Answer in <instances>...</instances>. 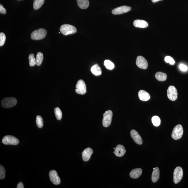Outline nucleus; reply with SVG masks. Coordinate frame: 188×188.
<instances>
[{
	"mask_svg": "<svg viewBox=\"0 0 188 188\" xmlns=\"http://www.w3.org/2000/svg\"><path fill=\"white\" fill-rule=\"evenodd\" d=\"M47 32L45 29H40L32 32L31 35L32 40H42L46 36Z\"/></svg>",
	"mask_w": 188,
	"mask_h": 188,
	"instance_id": "f257e3e1",
	"label": "nucleus"
},
{
	"mask_svg": "<svg viewBox=\"0 0 188 188\" xmlns=\"http://www.w3.org/2000/svg\"><path fill=\"white\" fill-rule=\"evenodd\" d=\"M60 30L61 33L65 36L75 34L77 31L76 27L72 25L68 24H64L61 25Z\"/></svg>",
	"mask_w": 188,
	"mask_h": 188,
	"instance_id": "f03ea898",
	"label": "nucleus"
},
{
	"mask_svg": "<svg viewBox=\"0 0 188 188\" xmlns=\"http://www.w3.org/2000/svg\"><path fill=\"white\" fill-rule=\"evenodd\" d=\"M17 100L13 97H6L3 99L1 102V106L5 108H10L16 105Z\"/></svg>",
	"mask_w": 188,
	"mask_h": 188,
	"instance_id": "7ed1b4c3",
	"label": "nucleus"
},
{
	"mask_svg": "<svg viewBox=\"0 0 188 188\" xmlns=\"http://www.w3.org/2000/svg\"><path fill=\"white\" fill-rule=\"evenodd\" d=\"M183 126L180 124L176 126L172 131V137L173 139L177 140L180 139L183 134Z\"/></svg>",
	"mask_w": 188,
	"mask_h": 188,
	"instance_id": "20e7f679",
	"label": "nucleus"
},
{
	"mask_svg": "<svg viewBox=\"0 0 188 188\" xmlns=\"http://www.w3.org/2000/svg\"><path fill=\"white\" fill-rule=\"evenodd\" d=\"M113 112L111 110L106 111L103 115L102 124L104 127L106 128L110 126L112 121Z\"/></svg>",
	"mask_w": 188,
	"mask_h": 188,
	"instance_id": "39448f33",
	"label": "nucleus"
},
{
	"mask_svg": "<svg viewBox=\"0 0 188 188\" xmlns=\"http://www.w3.org/2000/svg\"><path fill=\"white\" fill-rule=\"evenodd\" d=\"M183 172L181 167H177L175 169L174 172L173 180L174 183L177 184L182 180Z\"/></svg>",
	"mask_w": 188,
	"mask_h": 188,
	"instance_id": "423d86ee",
	"label": "nucleus"
},
{
	"mask_svg": "<svg viewBox=\"0 0 188 188\" xmlns=\"http://www.w3.org/2000/svg\"><path fill=\"white\" fill-rule=\"evenodd\" d=\"M75 91L80 95H83L86 91V85L84 81L82 80H78L76 86Z\"/></svg>",
	"mask_w": 188,
	"mask_h": 188,
	"instance_id": "0eeeda50",
	"label": "nucleus"
},
{
	"mask_svg": "<svg viewBox=\"0 0 188 188\" xmlns=\"http://www.w3.org/2000/svg\"><path fill=\"white\" fill-rule=\"evenodd\" d=\"M2 143L5 145H16L19 144V141L14 136L8 135L5 136L3 138Z\"/></svg>",
	"mask_w": 188,
	"mask_h": 188,
	"instance_id": "6e6552de",
	"label": "nucleus"
},
{
	"mask_svg": "<svg viewBox=\"0 0 188 188\" xmlns=\"http://www.w3.org/2000/svg\"><path fill=\"white\" fill-rule=\"evenodd\" d=\"M167 96L168 98L172 101L177 100L178 97V93L177 89L172 85L169 87L167 90Z\"/></svg>",
	"mask_w": 188,
	"mask_h": 188,
	"instance_id": "1a4fd4ad",
	"label": "nucleus"
},
{
	"mask_svg": "<svg viewBox=\"0 0 188 188\" xmlns=\"http://www.w3.org/2000/svg\"><path fill=\"white\" fill-rule=\"evenodd\" d=\"M131 10L130 7L123 6L114 8L112 10V13L114 15H119L127 13Z\"/></svg>",
	"mask_w": 188,
	"mask_h": 188,
	"instance_id": "9d476101",
	"label": "nucleus"
},
{
	"mask_svg": "<svg viewBox=\"0 0 188 188\" xmlns=\"http://www.w3.org/2000/svg\"><path fill=\"white\" fill-rule=\"evenodd\" d=\"M49 176L50 180L53 184L58 185L60 183L61 180L57 172L55 170H52L49 172Z\"/></svg>",
	"mask_w": 188,
	"mask_h": 188,
	"instance_id": "9b49d317",
	"label": "nucleus"
},
{
	"mask_svg": "<svg viewBox=\"0 0 188 188\" xmlns=\"http://www.w3.org/2000/svg\"><path fill=\"white\" fill-rule=\"evenodd\" d=\"M136 64L138 67L143 69H146L148 63L145 58L141 56H138L137 58Z\"/></svg>",
	"mask_w": 188,
	"mask_h": 188,
	"instance_id": "f8f14e48",
	"label": "nucleus"
},
{
	"mask_svg": "<svg viewBox=\"0 0 188 188\" xmlns=\"http://www.w3.org/2000/svg\"><path fill=\"white\" fill-rule=\"evenodd\" d=\"M131 137L135 142L138 145H141L143 143V140L141 136L135 130L133 129L131 131Z\"/></svg>",
	"mask_w": 188,
	"mask_h": 188,
	"instance_id": "ddd939ff",
	"label": "nucleus"
},
{
	"mask_svg": "<svg viewBox=\"0 0 188 188\" xmlns=\"http://www.w3.org/2000/svg\"><path fill=\"white\" fill-rule=\"evenodd\" d=\"M114 153L116 156L122 157L124 155L126 152V150L124 147L122 145H118L116 147L114 150Z\"/></svg>",
	"mask_w": 188,
	"mask_h": 188,
	"instance_id": "4468645a",
	"label": "nucleus"
},
{
	"mask_svg": "<svg viewBox=\"0 0 188 188\" xmlns=\"http://www.w3.org/2000/svg\"><path fill=\"white\" fill-rule=\"evenodd\" d=\"M93 152V150L91 148H88L85 149L82 153L84 161L86 162L89 160Z\"/></svg>",
	"mask_w": 188,
	"mask_h": 188,
	"instance_id": "2eb2a0df",
	"label": "nucleus"
},
{
	"mask_svg": "<svg viewBox=\"0 0 188 188\" xmlns=\"http://www.w3.org/2000/svg\"><path fill=\"white\" fill-rule=\"evenodd\" d=\"M134 25L137 28H146L148 26V22L145 20H136L134 22Z\"/></svg>",
	"mask_w": 188,
	"mask_h": 188,
	"instance_id": "dca6fc26",
	"label": "nucleus"
},
{
	"mask_svg": "<svg viewBox=\"0 0 188 188\" xmlns=\"http://www.w3.org/2000/svg\"><path fill=\"white\" fill-rule=\"evenodd\" d=\"M138 95L140 99L143 101H147L149 100L150 98V94L148 92L143 90L139 91Z\"/></svg>",
	"mask_w": 188,
	"mask_h": 188,
	"instance_id": "f3484780",
	"label": "nucleus"
},
{
	"mask_svg": "<svg viewBox=\"0 0 188 188\" xmlns=\"http://www.w3.org/2000/svg\"><path fill=\"white\" fill-rule=\"evenodd\" d=\"M142 172V169L141 168H136L133 169L130 172V177L134 179L138 178L141 175Z\"/></svg>",
	"mask_w": 188,
	"mask_h": 188,
	"instance_id": "a211bd4d",
	"label": "nucleus"
},
{
	"mask_svg": "<svg viewBox=\"0 0 188 188\" xmlns=\"http://www.w3.org/2000/svg\"><path fill=\"white\" fill-rule=\"evenodd\" d=\"M160 172L158 167H155L152 174V180L153 183H156L159 179Z\"/></svg>",
	"mask_w": 188,
	"mask_h": 188,
	"instance_id": "6ab92c4d",
	"label": "nucleus"
},
{
	"mask_svg": "<svg viewBox=\"0 0 188 188\" xmlns=\"http://www.w3.org/2000/svg\"><path fill=\"white\" fill-rule=\"evenodd\" d=\"M91 72L95 76H99L101 75L102 71L100 67L98 64H95L92 67L91 69Z\"/></svg>",
	"mask_w": 188,
	"mask_h": 188,
	"instance_id": "aec40b11",
	"label": "nucleus"
},
{
	"mask_svg": "<svg viewBox=\"0 0 188 188\" xmlns=\"http://www.w3.org/2000/svg\"><path fill=\"white\" fill-rule=\"evenodd\" d=\"M77 2L78 6L81 9H86L89 5V0H77Z\"/></svg>",
	"mask_w": 188,
	"mask_h": 188,
	"instance_id": "412c9836",
	"label": "nucleus"
},
{
	"mask_svg": "<svg viewBox=\"0 0 188 188\" xmlns=\"http://www.w3.org/2000/svg\"><path fill=\"white\" fill-rule=\"evenodd\" d=\"M155 77L158 81L163 82L167 80V74L165 73L162 72H158L155 74Z\"/></svg>",
	"mask_w": 188,
	"mask_h": 188,
	"instance_id": "4be33fe9",
	"label": "nucleus"
},
{
	"mask_svg": "<svg viewBox=\"0 0 188 188\" xmlns=\"http://www.w3.org/2000/svg\"><path fill=\"white\" fill-rule=\"evenodd\" d=\"M45 0H34L33 8L35 10H38L41 7Z\"/></svg>",
	"mask_w": 188,
	"mask_h": 188,
	"instance_id": "5701e85b",
	"label": "nucleus"
},
{
	"mask_svg": "<svg viewBox=\"0 0 188 188\" xmlns=\"http://www.w3.org/2000/svg\"><path fill=\"white\" fill-rule=\"evenodd\" d=\"M44 58L43 54L42 52H39L37 53L36 58V65L39 66L41 64Z\"/></svg>",
	"mask_w": 188,
	"mask_h": 188,
	"instance_id": "b1692460",
	"label": "nucleus"
},
{
	"mask_svg": "<svg viewBox=\"0 0 188 188\" xmlns=\"http://www.w3.org/2000/svg\"><path fill=\"white\" fill-rule=\"evenodd\" d=\"M54 113L56 119L60 120L62 117V112L59 107H56L54 109Z\"/></svg>",
	"mask_w": 188,
	"mask_h": 188,
	"instance_id": "393cba45",
	"label": "nucleus"
},
{
	"mask_svg": "<svg viewBox=\"0 0 188 188\" xmlns=\"http://www.w3.org/2000/svg\"><path fill=\"white\" fill-rule=\"evenodd\" d=\"M36 123L37 125L39 128H41L43 127L44 122L43 119L40 116L38 115L36 119Z\"/></svg>",
	"mask_w": 188,
	"mask_h": 188,
	"instance_id": "a878e982",
	"label": "nucleus"
},
{
	"mask_svg": "<svg viewBox=\"0 0 188 188\" xmlns=\"http://www.w3.org/2000/svg\"><path fill=\"white\" fill-rule=\"evenodd\" d=\"M104 65L107 69L109 70H112L114 68L113 63L108 60H106L104 61Z\"/></svg>",
	"mask_w": 188,
	"mask_h": 188,
	"instance_id": "bb28decb",
	"label": "nucleus"
},
{
	"mask_svg": "<svg viewBox=\"0 0 188 188\" xmlns=\"http://www.w3.org/2000/svg\"><path fill=\"white\" fill-rule=\"evenodd\" d=\"M152 122L153 124L155 126H158L160 125L161 124V119L158 116H155L152 118Z\"/></svg>",
	"mask_w": 188,
	"mask_h": 188,
	"instance_id": "cd10ccee",
	"label": "nucleus"
},
{
	"mask_svg": "<svg viewBox=\"0 0 188 188\" xmlns=\"http://www.w3.org/2000/svg\"><path fill=\"white\" fill-rule=\"evenodd\" d=\"M29 63L30 66L31 67L34 66L36 64V59L34 57L33 54H31L29 56Z\"/></svg>",
	"mask_w": 188,
	"mask_h": 188,
	"instance_id": "c85d7f7f",
	"label": "nucleus"
},
{
	"mask_svg": "<svg viewBox=\"0 0 188 188\" xmlns=\"http://www.w3.org/2000/svg\"><path fill=\"white\" fill-rule=\"evenodd\" d=\"M6 171L4 167L2 165H0V179H4L5 177Z\"/></svg>",
	"mask_w": 188,
	"mask_h": 188,
	"instance_id": "c756f323",
	"label": "nucleus"
},
{
	"mask_svg": "<svg viewBox=\"0 0 188 188\" xmlns=\"http://www.w3.org/2000/svg\"><path fill=\"white\" fill-rule=\"evenodd\" d=\"M6 40V36L3 32L0 33V46H3L5 44Z\"/></svg>",
	"mask_w": 188,
	"mask_h": 188,
	"instance_id": "7c9ffc66",
	"label": "nucleus"
},
{
	"mask_svg": "<svg viewBox=\"0 0 188 188\" xmlns=\"http://www.w3.org/2000/svg\"><path fill=\"white\" fill-rule=\"evenodd\" d=\"M165 60L166 63H169L170 64L174 65L175 64V61L172 58L169 56H167L165 58Z\"/></svg>",
	"mask_w": 188,
	"mask_h": 188,
	"instance_id": "2f4dec72",
	"label": "nucleus"
},
{
	"mask_svg": "<svg viewBox=\"0 0 188 188\" xmlns=\"http://www.w3.org/2000/svg\"><path fill=\"white\" fill-rule=\"evenodd\" d=\"M179 67L181 71H186L188 69L187 67L183 64H180L179 66Z\"/></svg>",
	"mask_w": 188,
	"mask_h": 188,
	"instance_id": "473e14b6",
	"label": "nucleus"
},
{
	"mask_svg": "<svg viewBox=\"0 0 188 188\" xmlns=\"http://www.w3.org/2000/svg\"><path fill=\"white\" fill-rule=\"evenodd\" d=\"M0 13L3 14H5L6 13V10L1 4L0 5Z\"/></svg>",
	"mask_w": 188,
	"mask_h": 188,
	"instance_id": "72a5a7b5",
	"label": "nucleus"
},
{
	"mask_svg": "<svg viewBox=\"0 0 188 188\" xmlns=\"http://www.w3.org/2000/svg\"><path fill=\"white\" fill-rule=\"evenodd\" d=\"M17 188H24L23 184L22 182H20L19 183L17 186Z\"/></svg>",
	"mask_w": 188,
	"mask_h": 188,
	"instance_id": "f704fd0d",
	"label": "nucleus"
},
{
	"mask_svg": "<svg viewBox=\"0 0 188 188\" xmlns=\"http://www.w3.org/2000/svg\"><path fill=\"white\" fill-rule=\"evenodd\" d=\"M163 0H152V2L154 3H156L160 1H162Z\"/></svg>",
	"mask_w": 188,
	"mask_h": 188,
	"instance_id": "c9c22d12",
	"label": "nucleus"
},
{
	"mask_svg": "<svg viewBox=\"0 0 188 188\" xmlns=\"http://www.w3.org/2000/svg\"><path fill=\"white\" fill-rule=\"evenodd\" d=\"M115 148H114V150H115Z\"/></svg>",
	"mask_w": 188,
	"mask_h": 188,
	"instance_id": "e433bc0d",
	"label": "nucleus"
}]
</instances>
